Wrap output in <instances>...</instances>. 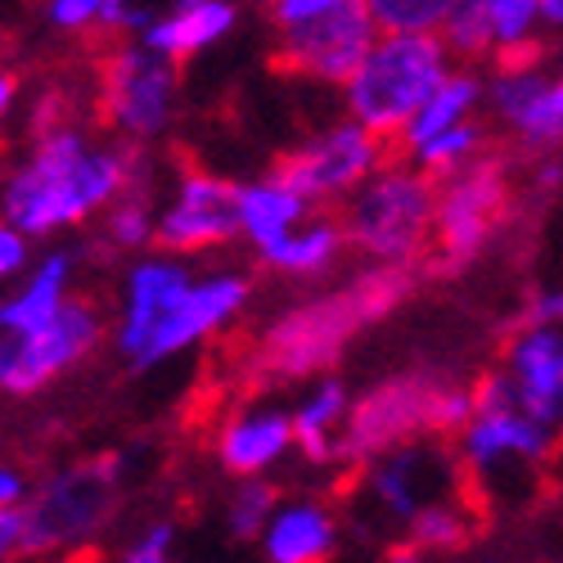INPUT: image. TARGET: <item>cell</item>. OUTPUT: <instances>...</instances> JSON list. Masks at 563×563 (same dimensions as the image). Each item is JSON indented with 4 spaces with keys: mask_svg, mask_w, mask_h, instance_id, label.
Instances as JSON below:
<instances>
[{
    "mask_svg": "<svg viewBox=\"0 0 563 563\" xmlns=\"http://www.w3.org/2000/svg\"><path fill=\"white\" fill-rule=\"evenodd\" d=\"M150 145L109 135L96 140L81 122L27 131V150L5 176L0 212L32 240H55L64 230L96 221L131 185H154Z\"/></svg>",
    "mask_w": 563,
    "mask_h": 563,
    "instance_id": "cell-1",
    "label": "cell"
},
{
    "mask_svg": "<svg viewBox=\"0 0 563 563\" xmlns=\"http://www.w3.org/2000/svg\"><path fill=\"white\" fill-rule=\"evenodd\" d=\"M415 279L419 266L365 262L339 289L279 311L257 339L253 369L271 384H307L330 374L365 324L384 320L415 294Z\"/></svg>",
    "mask_w": 563,
    "mask_h": 563,
    "instance_id": "cell-2",
    "label": "cell"
},
{
    "mask_svg": "<svg viewBox=\"0 0 563 563\" xmlns=\"http://www.w3.org/2000/svg\"><path fill=\"white\" fill-rule=\"evenodd\" d=\"M126 474V455H96L32 483L19 505L14 559H68L90 550L113 523Z\"/></svg>",
    "mask_w": 563,
    "mask_h": 563,
    "instance_id": "cell-3",
    "label": "cell"
},
{
    "mask_svg": "<svg viewBox=\"0 0 563 563\" xmlns=\"http://www.w3.org/2000/svg\"><path fill=\"white\" fill-rule=\"evenodd\" d=\"M474 410H478V393L460 379H442V374H424V369L393 374V379H379L365 393H356L339 460L343 468H361L365 460L410 438H455Z\"/></svg>",
    "mask_w": 563,
    "mask_h": 563,
    "instance_id": "cell-4",
    "label": "cell"
},
{
    "mask_svg": "<svg viewBox=\"0 0 563 563\" xmlns=\"http://www.w3.org/2000/svg\"><path fill=\"white\" fill-rule=\"evenodd\" d=\"M343 225L361 262L419 266L438 240V176L410 158H388L343 203Z\"/></svg>",
    "mask_w": 563,
    "mask_h": 563,
    "instance_id": "cell-5",
    "label": "cell"
},
{
    "mask_svg": "<svg viewBox=\"0 0 563 563\" xmlns=\"http://www.w3.org/2000/svg\"><path fill=\"white\" fill-rule=\"evenodd\" d=\"M455 64L460 59L451 55L442 32H379L361 68L339 86L343 113L397 145V135L410 126L419 104L433 96Z\"/></svg>",
    "mask_w": 563,
    "mask_h": 563,
    "instance_id": "cell-6",
    "label": "cell"
},
{
    "mask_svg": "<svg viewBox=\"0 0 563 563\" xmlns=\"http://www.w3.org/2000/svg\"><path fill=\"white\" fill-rule=\"evenodd\" d=\"M474 393H478V410L455 433V455L464 464V474L483 483L487 492L528 483L537 468H545L563 433L519 406V393H514L505 369L478 379Z\"/></svg>",
    "mask_w": 563,
    "mask_h": 563,
    "instance_id": "cell-7",
    "label": "cell"
},
{
    "mask_svg": "<svg viewBox=\"0 0 563 563\" xmlns=\"http://www.w3.org/2000/svg\"><path fill=\"white\" fill-rule=\"evenodd\" d=\"M96 104L113 135L135 140V145H158L180 118V64L158 55L140 36H122L100 64Z\"/></svg>",
    "mask_w": 563,
    "mask_h": 563,
    "instance_id": "cell-8",
    "label": "cell"
},
{
    "mask_svg": "<svg viewBox=\"0 0 563 563\" xmlns=\"http://www.w3.org/2000/svg\"><path fill=\"white\" fill-rule=\"evenodd\" d=\"M109 334L113 320L100 311V302L73 294V302L55 320H45L41 330L0 334V388H5V397H36L41 388L64 379L68 369H77Z\"/></svg>",
    "mask_w": 563,
    "mask_h": 563,
    "instance_id": "cell-9",
    "label": "cell"
},
{
    "mask_svg": "<svg viewBox=\"0 0 563 563\" xmlns=\"http://www.w3.org/2000/svg\"><path fill=\"white\" fill-rule=\"evenodd\" d=\"M384 163H388V135L343 113L339 122L307 135L298 150H289L275 163V172L294 180L316 208H334V203L343 208Z\"/></svg>",
    "mask_w": 563,
    "mask_h": 563,
    "instance_id": "cell-10",
    "label": "cell"
},
{
    "mask_svg": "<svg viewBox=\"0 0 563 563\" xmlns=\"http://www.w3.org/2000/svg\"><path fill=\"white\" fill-rule=\"evenodd\" d=\"M509 208V167L496 154H478L438 180V240L433 262L442 271H460L474 262L492 234L500 230Z\"/></svg>",
    "mask_w": 563,
    "mask_h": 563,
    "instance_id": "cell-11",
    "label": "cell"
},
{
    "mask_svg": "<svg viewBox=\"0 0 563 563\" xmlns=\"http://www.w3.org/2000/svg\"><path fill=\"white\" fill-rule=\"evenodd\" d=\"M240 240V180H225L208 167H180L158 199V249L203 257Z\"/></svg>",
    "mask_w": 563,
    "mask_h": 563,
    "instance_id": "cell-12",
    "label": "cell"
},
{
    "mask_svg": "<svg viewBox=\"0 0 563 563\" xmlns=\"http://www.w3.org/2000/svg\"><path fill=\"white\" fill-rule=\"evenodd\" d=\"M460 487V455L442 438H410L361 464V500L384 523L406 528L419 509Z\"/></svg>",
    "mask_w": 563,
    "mask_h": 563,
    "instance_id": "cell-13",
    "label": "cell"
},
{
    "mask_svg": "<svg viewBox=\"0 0 563 563\" xmlns=\"http://www.w3.org/2000/svg\"><path fill=\"white\" fill-rule=\"evenodd\" d=\"M195 285V266L190 257H180L172 249H145L135 253L126 266H122V279H118V311H113V352L122 365H140L145 356L154 330L163 324V316L190 294Z\"/></svg>",
    "mask_w": 563,
    "mask_h": 563,
    "instance_id": "cell-14",
    "label": "cell"
},
{
    "mask_svg": "<svg viewBox=\"0 0 563 563\" xmlns=\"http://www.w3.org/2000/svg\"><path fill=\"white\" fill-rule=\"evenodd\" d=\"M374 36H379V23H374V14L365 10V0H352V5H343L334 14H320L311 23L279 27L275 55L289 73L339 90L361 68V59L369 55Z\"/></svg>",
    "mask_w": 563,
    "mask_h": 563,
    "instance_id": "cell-15",
    "label": "cell"
},
{
    "mask_svg": "<svg viewBox=\"0 0 563 563\" xmlns=\"http://www.w3.org/2000/svg\"><path fill=\"white\" fill-rule=\"evenodd\" d=\"M249 298H253V279L244 271L221 266V271L195 275L190 294L163 316V324L154 330V339H150V347H145V356H140L135 369H158V365H167L185 352L203 347L208 339H217L225 330V324H234L244 316Z\"/></svg>",
    "mask_w": 563,
    "mask_h": 563,
    "instance_id": "cell-16",
    "label": "cell"
},
{
    "mask_svg": "<svg viewBox=\"0 0 563 563\" xmlns=\"http://www.w3.org/2000/svg\"><path fill=\"white\" fill-rule=\"evenodd\" d=\"M294 451H298L294 406H275V401L234 406L212 433V455L230 478H262V474L271 478Z\"/></svg>",
    "mask_w": 563,
    "mask_h": 563,
    "instance_id": "cell-17",
    "label": "cell"
},
{
    "mask_svg": "<svg viewBox=\"0 0 563 563\" xmlns=\"http://www.w3.org/2000/svg\"><path fill=\"white\" fill-rule=\"evenodd\" d=\"M519 406L545 424L563 429V330L541 320H523L505 343V365Z\"/></svg>",
    "mask_w": 563,
    "mask_h": 563,
    "instance_id": "cell-18",
    "label": "cell"
},
{
    "mask_svg": "<svg viewBox=\"0 0 563 563\" xmlns=\"http://www.w3.org/2000/svg\"><path fill=\"white\" fill-rule=\"evenodd\" d=\"M77 289V249H45L14 279V289L0 298V334H32L45 320H55Z\"/></svg>",
    "mask_w": 563,
    "mask_h": 563,
    "instance_id": "cell-19",
    "label": "cell"
},
{
    "mask_svg": "<svg viewBox=\"0 0 563 563\" xmlns=\"http://www.w3.org/2000/svg\"><path fill=\"white\" fill-rule=\"evenodd\" d=\"M343 545L339 514L320 496H279L271 523L257 541L266 563H324Z\"/></svg>",
    "mask_w": 563,
    "mask_h": 563,
    "instance_id": "cell-20",
    "label": "cell"
},
{
    "mask_svg": "<svg viewBox=\"0 0 563 563\" xmlns=\"http://www.w3.org/2000/svg\"><path fill=\"white\" fill-rule=\"evenodd\" d=\"M240 27V0H172V5L140 32V41L158 55L185 64L225 45Z\"/></svg>",
    "mask_w": 563,
    "mask_h": 563,
    "instance_id": "cell-21",
    "label": "cell"
},
{
    "mask_svg": "<svg viewBox=\"0 0 563 563\" xmlns=\"http://www.w3.org/2000/svg\"><path fill=\"white\" fill-rule=\"evenodd\" d=\"M352 388L334 374L307 379V393L294 401V429H298V455L311 468H343V429L352 415Z\"/></svg>",
    "mask_w": 563,
    "mask_h": 563,
    "instance_id": "cell-22",
    "label": "cell"
},
{
    "mask_svg": "<svg viewBox=\"0 0 563 563\" xmlns=\"http://www.w3.org/2000/svg\"><path fill=\"white\" fill-rule=\"evenodd\" d=\"M343 253H352L343 217L316 208L307 221H298L285 234V240H275L271 249H262L257 262L271 266L275 275H285V279H320V275H330L343 262Z\"/></svg>",
    "mask_w": 563,
    "mask_h": 563,
    "instance_id": "cell-23",
    "label": "cell"
},
{
    "mask_svg": "<svg viewBox=\"0 0 563 563\" xmlns=\"http://www.w3.org/2000/svg\"><path fill=\"white\" fill-rule=\"evenodd\" d=\"M311 212H316V203L279 172L240 180V225H244V244L253 253L271 249L275 240H285V234L298 221H307Z\"/></svg>",
    "mask_w": 563,
    "mask_h": 563,
    "instance_id": "cell-24",
    "label": "cell"
},
{
    "mask_svg": "<svg viewBox=\"0 0 563 563\" xmlns=\"http://www.w3.org/2000/svg\"><path fill=\"white\" fill-rule=\"evenodd\" d=\"M483 113H487V77L478 73V64H455L433 96L419 104L410 126L397 135V150H410L419 140H429L446 126H460L468 118H483Z\"/></svg>",
    "mask_w": 563,
    "mask_h": 563,
    "instance_id": "cell-25",
    "label": "cell"
},
{
    "mask_svg": "<svg viewBox=\"0 0 563 563\" xmlns=\"http://www.w3.org/2000/svg\"><path fill=\"white\" fill-rule=\"evenodd\" d=\"M401 541H406V554H415V559L460 554V550H468V541H474V509H468L455 492L438 496L401 528Z\"/></svg>",
    "mask_w": 563,
    "mask_h": 563,
    "instance_id": "cell-26",
    "label": "cell"
},
{
    "mask_svg": "<svg viewBox=\"0 0 563 563\" xmlns=\"http://www.w3.org/2000/svg\"><path fill=\"white\" fill-rule=\"evenodd\" d=\"M104 253L118 257H135L158 244V195L154 185H131L122 199H113L100 212V240Z\"/></svg>",
    "mask_w": 563,
    "mask_h": 563,
    "instance_id": "cell-27",
    "label": "cell"
},
{
    "mask_svg": "<svg viewBox=\"0 0 563 563\" xmlns=\"http://www.w3.org/2000/svg\"><path fill=\"white\" fill-rule=\"evenodd\" d=\"M478 154H487V122H483V118H468V122H460V126H446V131H438V135H429V140H419V145L401 150V158L419 163L424 172H433L438 180L451 176V172L464 167V163H474Z\"/></svg>",
    "mask_w": 563,
    "mask_h": 563,
    "instance_id": "cell-28",
    "label": "cell"
},
{
    "mask_svg": "<svg viewBox=\"0 0 563 563\" xmlns=\"http://www.w3.org/2000/svg\"><path fill=\"white\" fill-rule=\"evenodd\" d=\"M275 505H279V492H275V483L266 474L262 478H234V487L225 496V514H221L225 537L234 545H257L266 523H271V514H275Z\"/></svg>",
    "mask_w": 563,
    "mask_h": 563,
    "instance_id": "cell-29",
    "label": "cell"
},
{
    "mask_svg": "<svg viewBox=\"0 0 563 563\" xmlns=\"http://www.w3.org/2000/svg\"><path fill=\"white\" fill-rule=\"evenodd\" d=\"M483 10L496 32V59L532 55V45L545 27V0H483Z\"/></svg>",
    "mask_w": 563,
    "mask_h": 563,
    "instance_id": "cell-30",
    "label": "cell"
},
{
    "mask_svg": "<svg viewBox=\"0 0 563 563\" xmlns=\"http://www.w3.org/2000/svg\"><path fill=\"white\" fill-rule=\"evenodd\" d=\"M509 131L523 150H554L563 140V77H545L528 109L509 122Z\"/></svg>",
    "mask_w": 563,
    "mask_h": 563,
    "instance_id": "cell-31",
    "label": "cell"
},
{
    "mask_svg": "<svg viewBox=\"0 0 563 563\" xmlns=\"http://www.w3.org/2000/svg\"><path fill=\"white\" fill-rule=\"evenodd\" d=\"M442 41L451 45V55L460 64H487V59H496V32H492V19L483 10V0H460L455 14L442 27Z\"/></svg>",
    "mask_w": 563,
    "mask_h": 563,
    "instance_id": "cell-32",
    "label": "cell"
},
{
    "mask_svg": "<svg viewBox=\"0 0 563 563\" xmlns=\"http://www.w3.org/2000/svg\"><path fill=\"white\" fill-rule=\"evenodd\" d=\"M460 0H365L379 32H442Z\"/></svg>",
    "mask_w": 563,
    "mask_h": 563,
    "instance_id": "cell-33",
    "label": "cell"
},
{
    "mask_svg": "<svg viewBox=\"0 0 563 563\" xmlns=\"http://www.w3.org/2000/svg\"><path fill=\"white\" fill-rule=\"evenodd\" d=\"M180 550V528L172 519H150V523H140L126 545L118 550L122 563H172Z\"/></svg>",
    "mask_w": 563,
    "mask_h": 563,
    "instance_id": "cell-34",
    "label": "cell"
},
{
    "mask_svg": "<svg viewBox=\"0 0 563 563\" xmlns=\"http://www.w3.org/2000/svg\"><path fill=\"white\" fill-rule=\"evenodd\" d=\"M109 0H41V19L55 36H86L100 32Z\"/></svg>",
    "mask_w": 563,
    "mask_h": 563,
    "instance_id": "cell-35",
    "label": "cell"
},
{
    "mask_svg": "<svg viewBox=\"0 0 563 563\" xmlns=\"http://www.w3.org/2000/svg\"><path fill=\"white\" fill-rule=\"evenodd\" d=\"M36 262V240L27 230L10 225V221H0V279L5 285H14V279Z\"/></svg>",
    "mask_w": 563,
    "mask_h": 563,
    "instance_id": "cell-36",
    "label": "cell"
},
{
    "mask_svg": "<svg viewBox=\"0 0 563 563\" xmlns=\"http://www.w3.org/2000/svg\"><path fill=\"white\" fill-rule=\"evenodd\" d=\"M343 5H352V0H266V19H271V27L279 32V27L311 23V19H320V14H334V10H343Z\"/></svg>",
    "mask_w": 563,
    "mask_h": 563,
    "instance_id": "cell-37",
    "label": "cell"
},
{
    "mask_svg": "<svg viewBox=\"0 0 563 563\" xmlns=\"http://www.w3.org/2000/svg\"><path fill=\"white\" fill-rule=\"evenodd\" d=\"M523 320H541V324H559L563 330V285H545L528 298V316Z\"/></svg>",
    "mask_w": 563,
    "mask_h": 563,
    "instance_id": "cell-38",
    "label": "cell"
},
{
    "mask_svg": "<svg viewBox=\"0 0 563 563\" xmlns=\"http://www.w3.org/2000/svg\"><path fill=\"white\" fill-rule=\"evenodd\" d=\"M27 492H32V483L23 478V468H14V464L0 468V505H23Z\"/></svg>",
    "mask_w": 563,
    "mask_h": 563,
    "instance_id": "cell-39",
    "label": "cell"
},
{
    "mask_svg": "<svg viewBox=\"0 0 563 563\" xmlns=\"http://www.w3.org/2000/svg\"><path fill=\"white\" fill-rule=\"evenodd\" d=\"M532 185H537L541 195L559 190V185H563V163H559V158H541V163L532 167Z\"/></svg>",
    "mask_w": 563,
    "mask_h": 563,
    "instance_id": "cell-40",
    "label": "cell"
},
{
    "mask_svg": "<svg viewBox=\"0 0 563 563\" xmlns=\"http://www.w3.org/2000/svg\"><path fill=\"white\" fill-rule=\"evenodd\" d=\"M19 109V73L14 68H5V73H0V113H14Z\"/></svg>",
    "mask_w": 563,
    "mask_h": 563,
    "instance_id": "cell-41",
    "label": "cell"
},
{
    "mask_svg": "<svg viewBox=\"0 0 563 563\" xmlns=\"http://www.w3.org/2000/svg\"><path fill=\"white\" fill-rule=\"evenodd\" d=\"M545 27L563 32V0H545Z\"/></svg>",
    "mask_w": 563,
    "mask_h": 563,
    "instance_id": "cell-42",
    "label": "cell"
},
{
    "mask_svg": "<svg viewBox=\"0 0 563 563\" xmlns=\"http://www.w3.org/2000/svg\"><path fill=\"white\" fill-rule=\"evenodd\" d=\"M240 5H253V0H240Z\"/></svg>",
    "mask_w": 563,
    "mask_h": 563,
    "instance_id": "cell-43",
    "label": "cell"
}]
</instances>
